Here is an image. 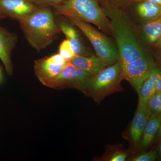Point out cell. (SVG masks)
<instances>
[{
    "instance_id": "6da1fadb",
    "label": "cell",
    "mask_w": 161,
    "mask_h": 161,
    "mask_svg": "<svg viewBox=\"0 0 161 161\" xmlns=\"http://www.w3.org/2000/svg\"><path fill=\"white\" fill-rule=\"evenodd\" d=\"M108 18L112 36L115 39L121 66L133 62L147 54L139 36L136 26L125 10L101 6Z\"/></svg>"
},
{
    "instance_id": "7a4b0ae2",
    "label": "cell",
    "mask_w": 161,
    "mask_h": 161,
    "mask_svg": "<svg viewBox=\"0 0 161 161\" xmlns=\"http://www.w3.org/2000/svg\"><path fill=\"white\" fill-rule=\"evenodd\" d=\"M19 22L26 41L38 52L51 45L61 33L51 7H38Z\"/></svg>"
},
{
    "instance_id": "3957f363",
    "label": "cell",
    "mask_w": 161,
    "mask_h": 161,
    "mask_svg": "<svg viewBox=\"0 0 161 161\" xmlns=\"http://www.w3.org/2000/svg\"><path fill=\"white\" fill-rule=\"evenodd\" d=\"M54 9L58 15L75 18L92 23L112 36L110 20L104 13L99 0H67Z\"/></svg>"
},
{
    "instance_id": "277c9868",
    "label": "cell",
    "mask_w": 161,
    "mask_h": 161,
    "mask_svg": "<svg viewBox=\"0 0 161 161\" xmlns=\"http://www.w3.org/2000/svg\"><path fill=\"white\" fill-rule=\"evenodd\" d=\"M68 18L89 40L96 56L108 66L119 61V55L115 43L89 23L71 17Z\"/></svg>"
},
{
    "instance_id": "5b68a950",
    "label": "cell",
    "mask_w": 161,
    "mask_h": 161,
    "mask_svg": "<svg viewBox=\"0 0 161 161\" xmlns=\"http://www.w3.org/2000/svg\"><path fill=\"white\" fill-rule=\"evenodd\" d=\"M123 78L120 61L108 66L92 78L87 95L96 101L104 97L118 88Z\"/></svg>"
},
{
    "instance_id": "8992f818",
    "label": "cell",
    "mask_w": 161,
    "mask_h": 161,
    "mask_svg": "<svg viewBox=\"0 0 161 161\" xmlns=\"http://www.w3.org/2000/svg\"><path fill=\"white\" fill-rule=\"evenodd\" d=\"M93 77L69 61L60 74L53 80L49 88L56 90L75 88L87 95Z\"/></svg>"
},
{
    "instance_id": "52a82bcc",
    "label": "cell",
    "mask_w": 161,
    "mask_h": 161,
    "mask_svg": "<svg viewBox=\"0 0 161 161\" xmlns=\"http://www.w3.org/2000/svg\"><path fill=\"white\" fill-rule=\"evenodd\" d=\"M153 60L147 54L122 66L123 77L128 80L136 92L148 77L149 72L155 66Z\"/></svg>"
},
{
    "instance_id": "ba28073f",
    "label": "cell",
    "mask_w": 161,
    "mask_h": 161,
    "mask_svg": "<svg viewBox=\"0 0 161 161\" xmlns=\"http://www.w3.org/2000/svg\"><path fill=\"white\" fill-rule=\"evenodd\" d=\"M125 11L133 22L140 25L161 17V5L149 1H134Z\"/></svg>"
},
{
    "instance_id": "9c48e42d",
    "label": "cell",
    "mask_w": 161,
    "mask_h": 161,
    "mask_svg": "<svg viewBox=\"0 0 161 161\" xmlns=\"http://www.w3.org/2000/svg\"><path fill=\"white\" fill-rule=\"evenodd\" d=\"M58 16V19L56 18L57 24L61 32L63 33L66 39L69 41L75 55L85 57L93 56L92 50L86 45L77 26L66 17Z\"/></svg>"
},
{
    "instance_id": "30bf717a",
    "label": "cell",
    "mask_w": 161,
    "mask_h": 161,
    "mask_svg": "<svg viewBox=\"0 0 161 161\" xmlns=\"http://www.w3.org/2000/svg\"><path fill=\"white\" fill-rule=\"evenodd\" d=\"M38 7L28 0H0V13L19 22L31 15Z\"/></svg>"
},
{
    "instance_id": "8fae6325",
    "label": "cell",
    "mask_w": 161,
    "mask_h": 161,
    "mask_svg": "<svg viewBox=\"0 0 161 161\" xmlns=\"http://www.w3.org/2000/svg\"><path fill=\"white\" fill-rule=\"evenodd\" d=\"M18 40V37L16 34L10 32L0 26V60L9 76L13 74L12 52L17 43Z\"/></svg>"
},
{
    "instance_id": "7c38bea8",
    "label": "cell",
    "mask_w": 161,
    "mask_h": 161,
    "mask_svg": "<svg viewBox=\"0 0 161 161\" xmlns=\"http://www.w3.org/2000/svg\"><path fill=\"white\" fill-rule=\"evenodd\" d=\"M65 65L57 64L49 57L38 59L34 62L35 75L43 85L49 87L53 80L60 74Z\"/></svg>"
},
{
    "instance_id": "4fadbf2b",
    "label": "cell",
    "mask_w": 161,
    "mask_h": 161,
    "mask_svg": "<svg viewBox=\"0 0 161 161\" xmlns=\"http://www.w3.org/2000/svg\"><path fill=\"white\" fill-rule=\"evenodd\" d=\"M150 116L147 103L139 102L138 108L130 127V135L134 142H137L141 138Z\"/></svg>"
},
{
    "instance_id": "5bb4252c",
    "label": "cell",
    "mask_w": 161,
    "mask_h": 161,
    "mask_svg": "<svg viewBox=\"0 0 161 161\" xmlns=\"http://www.w3.org/2000/svg\"><path fill=\"white\" fill-rule=\"evenodd\" d=\"M69 61L79 69L93 76L108 67L106 64L95 55L90 57L75 55Z\"/></svg>"
},
{
    "instance_id": "9a60e30c",
    "label": "cell",
    "mask_w": 161,
    "mask_h": 161,
    "mask_svg": "<svg viewBox=\"0 0 161 161\" xmlns=\"http://www.w3.org/2000/svg\"><path fill=\"white\" fill-rule=\"evenodd\" d=\"M161 124V113L150 115L142 135V146L148 147L158 132Z\"/></svg>"
},
{
    "instance_id": "2e32d148",
    "label": "cell",
    "mask_w": 161,
    "mask_h": 161,
    "mask_svg": "<svg viewBox=\"0 0 161 161\" xmlns=\"http://www.w3.org/2000/svg\"><path fill=\"white\" fill-rule=\"evenodd\" d=\"M140 33L146 42L155 44L161 36V17L141 25Z\"/></svg>"
},
{
    "instance_id": "e0dca14e",
    "label": "cell",
    "mask_w": 161,
    "mask_h": 161,
    "mask_svg": "<svg viewBox=\"0 0 161 161\" xmlns=\"http://www.w3.org/2000/svg\"><path fill=\"white\" fill-rule=\"evenodd\" d=\"M157 92L155 85L149 77H147L142 84L137 93L139 101L147 103V102Z\"/></svg>"
},
{
    "instance_id": "ac0fdd59",
    "label": "cell",
    "mask_w": 161,
    "mask_h": 161,
    "mask_svg": "<svg viewBox=\"0 0 161 161\" xmlns=\"http://www.w3.org/2000/svg\"><path fill=\"white\" fill-rule=\"evenodd\" d=\"M135 0H99L101 6L110 9L125 10Z\"/></svg>"
},
{
    "instance_id": "d6986e66",
    "label": "cell",
    "mask_w": 161,
    "mask_h": 161,
    "mask_svg": "<svg viewBox=\"0 0 161 161\" xmlns=\"http://www.w3.org/2000/svg\"><path fill=\"white\" fill-rule=\"evenodd\" d=\"M147 108L150 115L161 113V92H156L148 100Z\"/></svg>"
},
{
    "instance_id": "ffe728a7",
    "label": "cell",
    "mask_w": 161,
    "mask_h": 161,
    "mask_svg": "<svg viewBox=\"0 0 161 161\" xmlns=\"http://www.w3.org/2000/svg\"><path fill=\"white\" fill-rule=\"evenodd\" d=\"M59 54L65 60L69 61L75 54L72 49L69 41L67 39L64 40L59 47Z\"/></svg>"
},
{
    "instance_id": "44dd1931",
    "label": "cell",
    "mask_w": 161,
    "mask_h": 161,
    "mask_svg": "<svg viewBox=\"0 0 161 161\" xmlns=\"http://www.w3.org/2000/svg\"><path fill=\"white\" fill-rule=\"evenodd\" d=\"M148 77L155 84L157 92H161V69L155 65L149 72Z\"/></svg>"
},
{
    "instance_id": "7402d4cb",
    "label": "cell",
    "mask_w": 161,
    "mask_h": 161,
    "mask_svg": "<svg viewBox=\"0 0 161 161\" xmlns=\"http://www.w3.org/2000/svg\"><path fill=\"white\" fill-rule=\"evenodd\" d=\"M38 7H48L54 8L61 5L67 0H28Z\"/></svg>"
},
{
    "instance_id": "603a6c76",
    "label": "cell",
    "mask_w": 161,
    "mask_h": 161,
    "mask_svg": "<svg viewBox=\"0 0 161 161\" xmlns=\"http://www.w3.org/2000/svg\"><path fill=\"white\" fill-rule=\"evenodd\" d=\"M157 158L156 153L150 151L147 153H144L133 158V161H153Z\"/></svg>"
},
{
    "instance_id": "cb8c5ba5",
    "label": "cell",
    "mask_w": 161,
    "mask_h": 161,
    "mask_svg": "<svg viewBox=\"0 0 161 161\" xmlns=\"http://www.w3.org/2000/svg\"><path fill=\"white\" fill-rule=\"evenodd\" d=\"M49 58L53 62L60 65H65L69 62V61L64 59L59 53L52 55L49 57Z\"/></svg>"
},
{
    "instance_id": "d4e9b609",
    "label": "cell",
    "mask_w": 161,
    "mask_h": 161,
    "mask_svg": "<svg viewBox=\"0 0 161 161\" xmlns=\"http://www.w3.org/2000/svg\"><path fill=\"white\" fill-rule=\"evenodd\" d=\"M127 157L126 153L120 152L115 153L110 159L111 161H124L125 160Z\"/></svg>"
},
{
    "instance_id": "484cf974",
    "label": "cell",
    "mask_w": 161,
    "mask_h": 161,
    "mask_svg": "<svg viewBox=\"0 0 161 161\" xmlns=\"http://www.w3.org/2000/svg\"><path fill=\"white\" fill-rule=\"evenodd\" d=\"M154 45H155L158 48L161 49V36L158 39V40L156 42Z\"/></svg>"
},
{
    "instance_id": "4316f807",
    "label": "cell",
    "mask_w": 161,
    "mask_h": 161,
    "mask_svg": "<svg viewBox=\"0 0 161 161\" xmlns=\"http://www.w3.org/2000/svg\"><path fill=\"white\" fill-rule=\"evenodd\" d=\"M149 1L161 5V0H135V1Z\"/></svg>"
},
{
    "instance_id": "83f0119b",
    "label": "cell",
    "mask_w": 161,
    "mask_h": 161,
    "mask_svg": "<svg viewBox=\"0 0 161 161\" xmlns=\"http://www.w3.org/2000/svg\"><path fill=\"white\" fill-rule=\"evenodd\" d=\"M3 79V70H2V68L0 66V82L2 81Z\"/></svg>"
},
{
    "instance_id": "f1b7e54d",
    "label": "cell",
    "mask_w": 161,
    "mask_h": 161,
    "mask_svg": "<svg viewBox=\"0 0 161 161\" xmlns=\"http://www.w3.org/2000/svg\"><path fill=\"white\" fill-rule=\"evenodd\" d=\"M7 18L5 16H4V15L0 13V19H6Z\"/></svg>"
},
{
    "instance_id": "f546056e",
    "label": "cell",
    "mask_w": 161,
    "mask_h": 161,
    "mask_svg": "<svg viewBox=\"0 0 161 161\" xmlns=\"http://www.w3.org/2000/svg\"><path fill=\"white\" fill-rule=\"evenodd\" d=\"M158 136L159 137H161V124L160 127L158 131Z\"/></svg>"
},
{
    "instance_id": "4dcf8cb0",
    "label": "cell",
    "mask_w": 161,
    "mask_h": 161,
    "mask_svg": "<svg viewBox=\"0 0 161 161\" xmlns=\"http://www.w3.org/2000/svg\"><path fill=\"white\" fill-rule=\"evenodd\" d=\"M159 152L160 154V156L161 157V142L160 143V144L159 145Z\"/></svg>"
}]
</instances>
